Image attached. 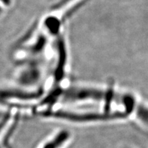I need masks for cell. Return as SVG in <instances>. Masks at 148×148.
Returning <instances> with one entry per match:
<instances>
[{
    "mask_svg": "<svg viewBox=\"0 0 148 148\" xmlns=\"http://www.w3.org/2000/svg\"><path fill=\"white\" fill-rule=\"evenodd\" d=\"M89 1L62 0L48 9L18 40L16 50L24 58L47 56L55 38L64 32L67 20Z\"/></svg>",
    "mask_w": 148,
    "mask_h": 148,
    "instance_id": "obj_1",
    "label": "cell"
},
{
    "mask_svg": "<svg viewBox=\"0 0 148 148\" xmlns=\"http://www.w3.org/2000/svg\"><path fill=\"white\" fill-rule=\"evenodd\" d=\"M47 57L28 58L16 61L14 73V82L18 87L26 90H38L49 77V71Z\"/></svg>",
    "mask_w": 148,
    "mask_h": 148,
    "instance_id": "obj_2",
    "label": "cell"
},
{
    "mask_svg": "<svg viewBox=\"0 0 148 148\" xmlns=\"http://www.w3.org/2000/svg\"><path fill=\"white\" fill-rule=\"evenodd\" d=\"M114 90L88 85H75L62 87L60 99L65 102H103L105 111L108 112L114 98Z\"/></svg>",
    "mask_w": 148,
    "mask_h": 148,
    "instance_id": "obj_3",
    "label": "cell"
},
{
    "mask_svg": "<svg viewBox=\"0 0 148 148\" xmlns=\"http://www.w3.org/2000/svg\"><path fill=\"white\" fill-rule=\"evenodd\" d=\"M43 117L53 118V119L66 120L75 123H87L100 121H108V120L121 119L127 117L123 112H75L68 110H47L40 113Z\"/></svg>",
    "mask_w": 148,
    "mask_h": 148,
    "instance_id": "obj_4",
    "label": "cell"
},
{
    "mask_svg": "<svg viewBox=\"0 0 148 148\" xmlns=\"http://www.w3.org/2000/svg\"><path fill=\"white\" fill-rule=\"evenodd\" d=\"M70 137L71 133L66 130H62L46 142L42 148H61L69 140Z\"/></svg>",
    "mask_w": 148,
    "mask_h": 148,
    "instance_id": "obj_5",
    "label": "cell"
},
{
    "mask_svg": "<svg viewBox=\"0 0 148 148\" xmlns=\"http://www.w3.org/2000/svg\"><path fill=\"white\" fill-rule=\"evenodd\" d=\"M135 111L136 112V116L138 119L143 122L145 125L147 124V108L143 104L140 103L139 105H137L136 110Z\"/></svg>",
    "mask_w": 148,
    "mask_h": 148,
    "instance_id": "obj_6",
    "label": "cell"
},
{
    "mask_svg": "<svg viewBox=\"0 0 148 148\" xmlns=\"http://www.w3.org/2000/svg\"><path fill=\"white\" fill-rule=\"evenodd\" d=\"M13 0H0V15L8 10L12 5Z\"/></svg>",
    "mask_w": 148,
    "mask_h": 148,
    "instance_id": "obj_7",
    "label": "cell"
}]
</instances>
